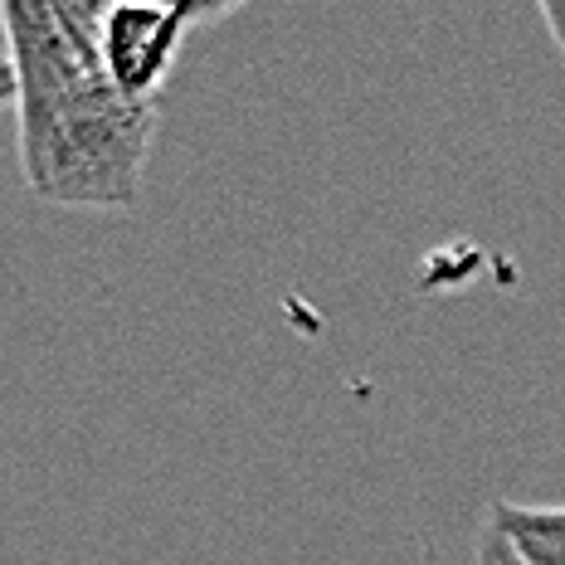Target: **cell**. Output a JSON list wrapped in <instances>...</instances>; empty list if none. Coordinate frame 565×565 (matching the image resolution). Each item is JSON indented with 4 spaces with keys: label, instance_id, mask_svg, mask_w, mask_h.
Returning a JSON list of instances; mask_svg holds the SVG:
<instances>
[{
    "label": "cell",
    "instance_id": "6da1fadb",
    "mask_svg": "<svg viewBox=\"0 0 565 565\" xmlns=\"http://www.w3.org/2000/svg\"><path fill=\"white\" fill-rule=\"evenodd\" d=\"M161 103H127L113 84L58 108L40 132L15 137L30 195L64 210H132L157 141Z\"/></svg>",
    "mask_w": 565,
    "mask_h": 565
},
{
    "label": "cell",
    "instance_id": "7a4b0ae2",
    "mask_svg": "<svg viewBox=\"0 0 565 565\" xmlns=\"http://www.w3.org/2000/svg\"><path fill=\"white\" fill-rule=\"evenodd\" d=\"M225 15L230 6H205V0H171V6L117 0V6H103V30H98L103 78L127 103H161L185 34L195 25H215Z\"/></svg>",
    "mask_w": 565,
    "mask_h": 565
},
{
    "label": "cell",
    "instance_id": "3957f363",
    "mask_svg": "<svg viewBox=\"0 0 565 565\" xmlns=\"http://www.w3.org/2000/svg\"><path fill=\"white\" fill-rule=\"evenodd\" d=\"M502 536H532V541H556L565 546V508H526V502H492L488 516Z\"/></svg>",
    "mask_w": 565,
    "mask_h": 565
},
{
    "label": "cell",
    "instance_id": "277c9868",
    "mask_svg": "<svg viewBox=\"0 0 565 565\" xmlns=\"http://www.w3.org/2000/svg\"><path fill=\"white\" fill-rule=\"evenodd\" d=\"M478 565H526V561L516 556V546L498 532V526L482 522V532H478Z\"/></svg>",
    "mask_w": 565,
    "mask_h": 565
},
{
    "label": "cell",
    "instance_id": "5b68a950",
    "mask_svg": "<svg viewBox=\"0 0 565 565\" xmlns=\"http://www.w3.org/2000/svg\"><path fill=\"white\" fill-rule=\"evenodd\" d=\"M508 541L526 565H565V546H556V541H532V536H508Z\"/></svg>",
    "mask_w": 565,
    "mask_h": 565
},
{
    "label": "cell",
    "instance_id": "8992f818",
    "mask_svg": "<svg viewBox=\"0 0 565 565\" xmlns=\"http://www.w3.org/2000/svg\"><path fill=\"white\" fill-rule=\"evenodd\" d=\"M541 20L551 25V34H556V50L565 58V0H546V6H541Z\"/></svg>",
    "mask_w": 565,
    "mask_h": 565
},
{
    "label": "cell",
    "instance_id": "52a82bcc",
    "mask_svg": "<svg viewBox=\"0 0 565 565\" xmlns=\"http://www.w3.org/2000/svg\"><path fill=\"white\" fill-rule=\"evenodd\" d=\"M15 103V68H10V54H0V108Z\"/></svg>",
    "mask_w": 565,
    "mask_h": 565
}]
</instances>
